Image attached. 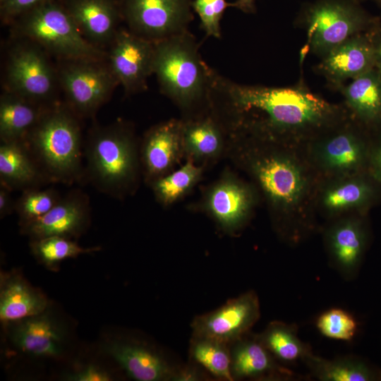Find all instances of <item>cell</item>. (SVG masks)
Here are the masks:
<instances>
[{
  "mask_svg": "<svg viewBox=\"0 0 381 381\" xmlns=\"http://www.w3.org/2000/svg\"><path fill=\"white\" fill-rule=\"evenodd\" d=\"M192 7L206 36L221 38L220 22L226 8L231 7V3L225 0H193Z\"/></svg>",
  "mask_w": 381,
  "mask_h": 381,
  "instance_id": "obj_36",
  "label": "cell"
},
{
  "mask_svg": "<svg viewBox=\"0 0 381 381\" xmlns=\"http://www.w3.org/2000/svg\"><path fill=\"white\" fill-rule=\"evenodd\" d=\"M378 1H379L380 4L381 6V0H378Z\"/></svg>",
  "mask_w": 381,
  "mask_h": 381,
  "instance_id": "obj_44",
  "label": "cell"
},
{
  "mask_svg": "<svg viewBox=\"0 0 381 381\" xmlns=\"http://www.w3.org/2000/svg\"><path fill=\"white\" fill-rule=\"evenodd\" d=\"M355 1L360 2V1H362V0H355Z\"/></svg>",
  "mask_w": 381,
  "mask_h": 381,
  "instance_id": "obj_45",
  "label": "cell"
},
{
  "mask_svg": "<svg viewBox=\"0 0 381 381\" xmlns=\"http://www.w3.org/2000/svg\"><path fill=\"white\" fill-rule=\"evenodd\" d=\"M302 362L311 376L320 381L381 380V369L355 356L328 359L315 355L312 351Z\"/></svg>",
  "mask_w": 381,
  "mask_h": 381,
  "instance_id": "obj_29",
  "label": "cell"
},
{
  "mask_svg": "<svg viewBox=\"0 0 381 381\" xmlns=\"http://www.w3.org/2000/svg\"><path fill=\"white\" fill-rule=\"evenodd\" d=\"M141 174L133 126L122 120L92 125L84 143V181L103 194L122 200L135 192Z\"/></svg>",
  "mask_w": 381,
  "mask_h": 381,
  "instance_id": "obj_3",
  "label": "cell"
},
{
  "mask_svg": "<svg viewBox=\"0 0 381 381\" xmlns=\"http://www.w3.org/2000/svg\"><path fill=\"white\" fill-rule=\"evenodd\" d=\"M49 300L17 272H1L0 320L6 325L44 312Z\"/></svg>",
  "mask_w": 381,
  "mask_h": 381,
  "instance_id": "obj_25",
  "label": "cell"
},
{
  "mask_svg": "<svg viewBox=\"0 0 381 381\" xmlns=\"http://www.w3.org/2000/svg\"><path fill=\"white\" fill-rule=\"evenodd\" d=\"M10 49L6 68V89L33 102L50 105L56 102V67L38 44L25 38Z\"/></svg>",
  "mask_w": 381,
  "mask_h": 381,
  "instance_id": "obj_10",
  "label": "cell"
},
{
  "mask_svg": "<svg viewBox=\"0 0 381 381\" xmlns=\"http://www.w3.org/2000/svg\"><path fill=\"white\" fill-rule=\"evenodd\" d=\"M61 198V193L54 188H32L21 192L15 204L19 226L25 225L45 215Z\"/></svg>",
  "mask_w": 381,
  "mask_h": 381,
  "instance_id": "obj_34",
  "label": "cell"
},
{
  "mask_svg": "<svg viewBox=\"0 0 381 381\" xmlns=\"http://www.w3.org/2000/svg\"><path fill=\"white\" fill-rule=\"evenodd\" d=\"M260 316V301L253 290L228 300L219 308L195 316L192 335L214 339L228 344L250 332Z\"/></svg>",
  "mask_w": 381,
  "mask_h": 381,
  "instance_id": "obj_14",
  "label": "cell"
},
{
  "mask_svg": "<svg viewBox=\"0 0 381 381\" xmlns=\"http://www.w3.org/2000/svg\"><path fill=\"white\" fill-rule=\"evenodd\" d=\"M231 7L236 8L245 13H255L256 11L255 0H236L231 3Z\"/></svg>",
  "mask_w": 381,
  "mask_h": 381,
  "instance_id": "obj_42",
  "label": "cell"
},
{
  "mask_svg": "<svg viewBox=\"0 0 381 381\" xmlns=\"http://www.w3.org/2000/svg\"><path fill=\"white\" fill-rule=\"evenodd\" d=\"M210 106L230 135L299 146L349 114L344 104L327 101L303 83L286 87L245 85L214 69Z\"/></svg>",
  "mask_w": 381,
  "mask_h": 381,
  "instance_id": "obj_1",
  "label": "cell"
},
{
  "mask_svg": "<svg viewBox=\"0 0 381 381\" xmlns=\"http://www.w3.org/2000/svg\"><path fill=\"white\" fill-rule=\"evenodd\" d=\"M339 91L350 114L368 130L381 124V71L377 67L351 80Z\"/></svg>",
  "mask_w": 381,
  "mask_h": 381,
  "instance_id": "obj_26",
  "label": "cell"
},
{
  "mask_svg": "<svg viewBox=\"0 0 381 381\" xmlns=\"http://www.w3.org/2000/svg\"><path fill=\"white\" fill-rule=\"evenodd\" d=\"M373 44L376 67L381 71V28L376 25L370 32Z\"/></svg>",
  "mask_w": 381,
  "mask_h": 381,
  "instance_id": "obj_41",
  "label": "cell"
},
{
  "mask_svg": "<svg viewBox=\"0 0 381 381\" xmlns=\"http://www.w3.org/2000/svg\"><path fill=\"white\" fill-rule=\"evenodd\" d=\"M47 1L50 0H0L1 18L11 23L20 15Z\"/></svg>",
  "mask_w": 381,
  "mask_h": 381,
  "instance_id": "obj_37",
  "label": "cell"
},
{
  "mask_svg": "<svg viewBox=\"0 0 381 381\" xmlns=\"http://www.w3.org/2000/svg\"><path fill=\"white\" fill-rule=\"evenodd\" d=\"M4 326L11 344L24 354L35 358H57L64 353L66 332L49 307Z\"/></svg>",
  "mask_w": 381,
  "mask_h": 381,
  "instance_id": "obj_17",
  "label": "cell"
},
{
  "mask_svg": "<svg viewBox=\"0 0 381 381\" xmlns=\"http://www.w3.org/2000/svg\"><path fill=\"white\" fill-rule=\"evenodd\" d=\"M316 327L325 337L349 341L356 336L358 325L350 313L333 308L319 315L316 320Z\"/></svg>",
  "mask_w": 381,
  "mask_h": 381,
  "instance_id": "obj_35",
  "label": "cell"
},
{
  "mask_svg": "<svg viewBox=\"0 0 381 381\" xmlns=\"http://www.w3.org/2000/svg\"><path fill=\"white\" fill-rule=\"evenodd\" d=\"M189 361L202 368L212 378L234 381L231 373L230 346L205 337L192 335Z\"/></svg>",
  "mask_w": 381,
  "mask_h": 381,
  "instance_id": "obj_31",
  "label": "cell"
},
{
  "mask_svg": "<svg viewBox=\"0 0 381 381\" xmlns=\"http://www.w3.org/2000/svg\"><path fill=\"white\" fill-rule=\"evenodd\" d=\"M30 248L35 259L51 270H58L65 260L101 250L100 246L85 248L73 239L56 236L30 240Z\"/></svg>",
  "mask_w": 381,
  "mask_h": 381,
  "instance_id": "obj_32",
  "label": "cell"
},
{
  "mask_svg": "<svg viewBox=\"0 0 381 381\" xmlns=\"http://www.w3.org/2000/svg\"><path fill=\"white\" fill-rule=\"evenodd\" d=\"M367 171L381 187V131L371 139Z\"/></svg>",
  "mask_w": 381,
  "mask_h": 381,
  "instance_id": "obj_39",
  "label": "cell"
},
{
  "mask_svg": "<svg viewBox=\"0 0 381 381\" xmlns=\"http://www.w3.org/2000/svg\"><path fill=\"white\" fill-rule=\"evenodd\" d=\"M201 174V167L188 159L180 169L155 179L150 185L157 200L164 205H169L190 190Z\"/></svg>",
  "mask_w": 381,
  "mask_h": 381,
  "instance_id": "obj_33",
  "label": "cell"
},
{
  "mask_svg": "<svg viewBox=\"0 0 381 381\" xmlns=\"http://www.w3.org/2000/svg\"><path fill=\"white\" fill-rule=\"evenodd\" d=\"M56 70L64 102L81 119H93L119 85L107 59L61 60Z\"/></svg>",
  "mask_w": 381,
  "mask_h": 381,
  "instance_id": "obj_9",
  "label": "cell"
},
{
  "mask_svg": "<svg viewBox=\"0 0 381 381\" xmlns=\"http://www.w3.org/2000/svg\"><path fill=\"white\" fill-rule=\"evenodd\" d=\"M184 153L181 120L170 119L151 127L140 148L142 174L149 184L169 173Z\"/></svg>",
  "mask_w": 381,
  "mask_h": 381,
  "instance_id": "obj_22",
  "label": "cell"
},
{
  "mask_svg": "<svg viewBox=\"0 0 381 381\" xmlns=\"http://www.w3.org/2000/svg\"><path fill=\"white\" fill-rule=\"evenodd\" d=\"M183 152L189 160L207 161L219 155L229 133L210 108L181 119Z\"/></svg>",
  "mask_w": 381,
  "mask_h": 381,
  "instance_id": "obj_24",
  "label": "cell"
},
{
  "mask_svg": "<svg viewBox=\"0 0 381 381\" xmlns=\"http://www.w3.org/2000/svg\"><path fill=\"white\" fill-rule=\"evenodd\" d=\"M229 140L238 163L262 195L279 236L294 245L314 232L320 178L305 146L247 135Z\"/></svg>",
  "mask_w": 381,
  "mask_h": 381,
  "instance_id": "obj_2",
  "label": "cell"
},
{
  "mask_svg": "<svg viewBox=\"0 0 381 381\" xmlns=\"http://www.w3.org/2000/svg\"><path fill=\"white\" fill-rule=\"evenodd\" d=\"M12 190L0 184V218L10 215L15 212L16 200L11 196Z\"/></svg>",
  "mask_w": 381,
  "mask_h": 381,
  "instance_id": "obj_40",
  "label": "cell"
},
{
  "mask_svg": "<svg viewBox=\"0 0 381 381\" xmlns=\"http://www.w3.org/2000/svg\"><path fill=\"white\" fill-rule=\"evenodd\" d=\"M370 32L347 40L320 57L316 70L332 88L339 90L376 67Z\"/></svg>",
  "mask_w": 381,
  "mask_h": 381,
  "instance_id": "obj_20",
  "label": "cell"
},
{
  "mask_svg": "<svg viewBox=\"0 0 381 381\" xmlns=\"http://www.w3.org/2000/svg\"><path fill=\"white\" fill-rule=\"evenodd\" d=\"M212 70L202 59L196 37L189 30L155 43L153 74L161 92L184 117L210 107Z\"/></svg>",
  "mask_w": 381,
  "mask_h": 381,
  "instance_id": "obj_5",
  "label": "cell"
},
{
  "mask_svg": "<svg viewBox=\"0 0 381 381\" xmlns=\"http://www.w3.org/2000/svg\"><path fill=\"white\" fill-rule=\"evenodd\" d=\"M0 184L23 192L50 183L24 142H1Z\"/></svg>",
  "mask_w": 381,
  "mask_h": 381,
  "instance_id": "obj_27",
  "label": "cell"
},
{
  "mask_svg": "<svg viewBox=\"0 0 381 381\" xmlns=\"http://www.w3.org/2000/svg\"><path fill=\"white\" fill-rule=\"evenodd\" d=\"M234 380L288 381L301 377L279 363L250 332L230 345Z\"/></svg>",
  "mask_w": 381,
  "mask_h": 381,
  "instance_id": "obj_21",
  "label": "cell"
},
{
  "mask_svg": "<svg viewBox=\"0 0 381 381\" xmlns=\"http://www.w3.org/2000/svg\"><path fill=\"white\" fill-rule=\"evenodd\" d=\"M90 222L89 195L80 188H74L62 196L45 215L20 226V230L30 240L52 236L75 239L87 231Z\"/></svg>",
  "mask_w": 381,
  "mask_h": 381,
  "instance_id": "obj_18",
  "label": "cell"
},
{
  "mask_svg": "<svg viewBox=\"0 0 381 381\" xmlns=\"http://www.w3.org/2000/svg\"><path fill=\"white\" fill-rule=\"evenodd\" d=\"M107 52V64L126 95L145 91L153 74L155 43L119 28Z\"/></svg>",
  "mask_w": 381,
  "mask_h": 381,
  "instance_id": "obj_13",
  "label": "cell"
},
{
  "mask_svg": "<svg viewBox=\"0 0 381 381\" xmlns=\"http://www.w3.org/2000/svg\"><path fill=\"white\" fill-rule=\"evenodd\" d=\"M103 351L137 381H176L181 368L155 346L138 339H114Z\"/></svg>",
  "mask_w": 381,
  "mask_h": 381,
  "instance_id": "obj_16",
  "label": "cell"
},
{
  "mask_svg": "<svg viewBox=\"0 0 381 381\" xmlns=\"http://www.w3.org/2000/svg\"><path fill=\"white\" fill-rule=\"evenodd\" d=\"M380 193L381 187L368 171L320 180L315 210L328 222L351 213L365 215Z\"/></svg>",
  "mask_w": 381,
  "mask_h": 381,
  "instance_id": "obj_12",
  "label": "cell"
},
{
  "mask_svg": "<svg viewBox=\"0 0 381 381\" xmlns=\"http://www.w3.org/2000/svg\"><path fill=\"white\" fill-rule=\"evenodd\" d=\"M256 336L270 353L285 365L302 361L313 351L308 344L301 340L298 327L294 324L272 321Z\"/></svg>",
  "mask_w": 381,
  "mask_h": 381,
  "instance_id": "obj_30",
  "label": "cell"
},
{
  "mask_svg": "<svg viewBox=\"0 0 381 381\" xmlns=\"http://www.w3.org/2000/svg\"><path fill=\"white\" fill-rule=\"evenodd\" d=\"M122 20L133 34L156 43L188 31L193 0H119Z\"/></svg>",
  "mask_w": 381,
  "mask_h": 381,
  "instance_id": "obj_11",
  "label": "cell"
},
{
  "mask_svg": "<svg viewBox=\"0 0 381 381\" xmlns=\"http://www.w3.org/2000/svg\"><path fill=\"white\" fill-rule=\"evenodd\" d=\"M297 19L306 31L308 51L320 57L377 25L355 0H315L301 8Z\"/></svg>",
  "mask_w": 381,
  "mask_h": 381,
  "instance_id": "obj_8",
  "label": "cell"
},
{
  "mask_svg": "<svg viewBox=\"0 0 381 381\" xmlns=\"http://www.w3.org/2000/svg\"><path fill=\"white\" fill-rule=\"evenodd\" d=\"M349 112L306 146L307 157L320 180L367 171L372 138Z\"/></svg>",
  "mask_w": 381,
  "mask_h": 381,
  "instance_id": "obj_7",
  "label": "cell"
},
{
  "mask_svg": "<svg viewBox=\"0 0 381 381\" xmlns=\"http://www.w3.org/2000/svg\"><path fill=\"white\" fill-rule=\"evenodd\" d=\"M66 380L70 381H109L113 379L111 374L104 368L95 364H88L68 374Z\"/></svg>",
  "mask_w": 381,
  "mask_h": 381,
  "instance_id": "obj_38",
  "label": "cell"
},
{
  "mask_svg": "<svg viewBox=\"0 0 381 381\" xmlns=\"http://www.w3.org/2000/svg\"><path fill=\"white\" fill-rule=\"evenodd\" d=\"M258 194L254 186L232 176L226 177L209 190L205 207L224 231L236 233L250 219Z\"/></svg>",
  "mask_w": 381,
  "mask_h": 381,
  "instance_id": "obj_19",
  "label": "cell"
},
{
  "mask_svg": "<svg viewBox=\"0 0 381 381\" xmlns=\"http://www.w3.org/2000/svg\"><path fill=\"white\" fill-rule=\"evenodd\" d=\"M381 131V124H380V128L378 130V131Z\"/></svg>",
  "mask_w": 381,
  "mask_h": 381,
  "instance_id": "obj_43",
  "label": "cell"
},
{
  "mask_svg": "<svg viewBox=\"0 0 381 381\" xmlns=\"http://www.w3.org/2000/svg\"><path fill=\"white\" fill-rule=\"evenodd\" d=\"M50 105L33 102L4 90L0 97L1 142L24 141Z\"/></svg>",
  "mask_w": 381,
  "mask_h": 381,
  "instance_id": "obj_28",
  "label": "cell"
},
{
  "mask_svg": "<svg viewBox=\"0 0 381 381\" xmlns=\"http://www.w3.org/2000/svg\"><path fill=\"white\" fill-rule=\"evenodd\" d=\"M81 119L64 102L44 111L24 143L50 183L71 186L84 181Z\"/></svg>",
  "mask_w": 381,
  "mask_h": 381,
  "instance_id": "obj_4",
  "label": "cell"
},
{
  "mask_svg": "<svg viewBox=\"0 0 381 381\" xmlns=\"http://www.w3.org/2000/svg\"><path fill=\"white\" fill-rule=\"evenodd\" d=\"M323 237L331 265L344 279H354L368 241L365 214L351 213L329 221L323 229Z\"/></svg>",
  "mask_w": 381,
  "mask_h": 381,
  "instance_id": "obj_15",
  "label": "cell"
},
{
  "mask_svg": "<svg viewBox=\"0 0 381 381\" xmlns=\"http://www.w3.org/2000/svg\"><path fill=\"white\" fill-rule=\"evenodd\" d=\"M11 24L16 37L36 43L59 61L107 59V50L92 44L82 35L59 0L44 2Z\"/></svg>",
  "mask_w": 381,
  "mask_h": 381,
  "instance_id": "obj_6",
  "label": "cell"
},
{
  "mask_svg": "<svg viewBox=\"0 0 381 381\" xmlns=\"http://www.w3.org/2000/svg\"><path fill=\"white\" fill-rule=\"evenodd\" d=\"M82 35L105 50L122 20L119 0H59Z\"/></svg>",
  "mask_w": 381,
  "mask_h": 381,
  "instance_id": "obj_23",
  "label": "cell"
}]
</instances>
